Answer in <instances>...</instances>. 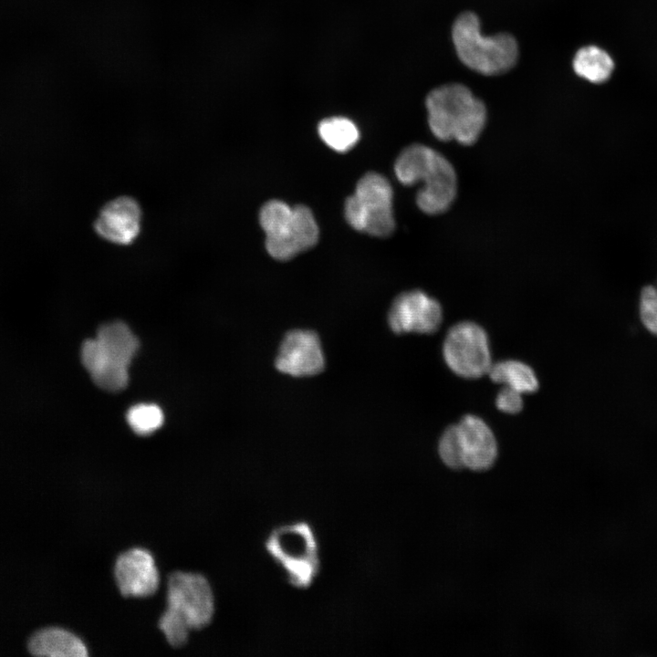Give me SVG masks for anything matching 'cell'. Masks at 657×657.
I'll use <instances>...</instances> for the list:
<instances>
[{
	"mask_svg": "<svg viewBox=\"0 0 657 657\" xmlns=\"http://www.w3.org/2000/svg\"><path fill=\"white\" fill-rule=\"evenodd\" d=\"M394 171L399 182L404 185L422 182L416 194V203L425 214H443L456 198V172L441 152L431 147L418 143L406 147L398 156Z\"/></svg>",
	"mask_w": 657,
	"mask_h": 657,
	"instance_id": "6da1fadb",
	"label": "cell"
},
{
	"mask_svg": "<svg viewBox=\"0 0 657 657\" xmlns=\"http://www.w3.org/2000/svg\"><path fill=\"white\" fill-rule=\"evenodd\" d=\"M167 607L159 628L167 642L181 647L192 630L207 626L214 613V597L208 579L202 574L174 571L168 577Z\"/></svg>",
	"mask_w": 657,
	"mask_h": 657,
	"instance_id": "7a4b0ae2",
	"label": "cell"
},
{
	"mask_svg": "<svg viewBox=\"0 0 657 657\" xmlns=\"http://www.w3.org/2000/svg\"><path fill=\"white\" fill-rule=\"evenodd\" d=\"M428 124L440 141H455L472 145L480 137L486 123V108L471 90L459 83L433 89L426 97Z\"/></svg>",
	"mask_w": 657,
	"mask_h": 657,
	"instance_id": "3957f363",
	"label": "cell"
},
{
	"mask_svg": "<svg viewBox=\"0 0 657 657\" xmlns=\"http://www.w3.org/2000/svg\"><path fill=\"white\" fill-rule=\"evenodd\" d=\"M139 341L123 322L102 325L95 339L81 347V361L99 388L109 391L123 390L129 382V367Z\"/></svg>",
	"mask_w": 657,
	"mask_h": 657,
	"instance_id": "277c9868",
	"label": "cell"
},
{
	"mask_svg": "<svg viewBox=\"0 0 657 657\" xmlns=\"http://www.w3.org/2000/svg\"><path fill=\"white\" fill-rule=\"evenodd\" d=\"M452 36L459 59L478 73L498 75L509 70L517 60L516 39L506 33L484 36L480 31V21L472 12L457 17Z\"/></svg>",
	"mask_w": 657,
	"mask_h": 657,
	"instance_id": "5b68a950",
	"label": "cell"
},
{
	"mask_svg": "<svg viewBox=\"0 0 657 657\" xmlns=\"http://www.w3.org/2000/svg\"><path fill=\"white\" fill-rule=\"evenodd\" d=\"M259 222L266 234V248L276 260L286 261L313 247L318 227L308 206L294 207L280 200H270L261 208Z\"/></svg>",
	"mask_w": 657,
	"mask_h": 657,
	"instance_id": "8992f818",
	"label": "cell"
},
{
	"mask_svg": "<svg viewBox=\"0 0 657 657\" xmlns=\"http://www.w3.org/2000/svg\"><path fill=\"white\" fill-rule=\"evenodd\" d=\"M266 549L292 586L306 589L313 583L320 560L316 536L307 522L276 527L266 540Z\"/></svg>",
	"mask_w": 657,
	"mask_h": 657,
	"instance_id": "52a82bcc",
	"label": "cell"
},
{
	"mask_svg": "<svg viewBox=\"0 0 657 657\" xmlns=\"http://www.w3.org/2000/svg\"><path fill=\"white\" fill-rule=\"evenodd\" d=\"M392 197V188L384 176L374 172L364 174L345 201L347 222L355 230L373 236L391 235L395 228Z\"/></svg>",
	"mask_w": 657,
	"mask_h": 657,
	"instance_id": "ba28073f",
	"label": "cell"
},
{
	"mask_svg": "<svg viewBox=\"0 0 657 657\" xmlns=\"http://www.w3.org/2000/svg\"><path fill=\"white\" fill-rule=\"evenodd\" d=\"M443 354L451 370L465 379L480 378L492 365L487 334L472 321L459 322L448 330Z\"/></svg>",
	"mask_w": 657,
	"mask_h": 657,
	"instance_id": "9c48e42d",
	"label": "cell"
},
{
	"mask_svg": "<svg viewBox=\"0 0 657 657\" xmlns=\"http://www.w3.org/2000/svg\"><path fill=\"white\" fill-rule=\"evenodd\" d=\"M443 320L440 303L421 290L400 294L389 310L388 321L395 333L432 334Z\"/></svg>",
	"mask_w": 657,
	"mask_h": 657,
	"instance_id": "30bf717a",
	"label": "cell"
},
{
	"mask_svg": "<svg viewBox=\"0 0 657 657\" xmlns=\"http://www.w3.org/2000/svg\"><path fill=\"white\" fill-rule=\"evenodd\" d=\"M113 574L123 597H148L160 586V573L154 558L143 548H132L120 554L114 563Z\"/></svg>",
	"mask_w": 657,
	"mask_h": 657,
	"instance_id": "8fae6325",
	"label": "cell"
},
{
	"mask_svg": "<svg viewBox=\"0 0 657 657\" xmlns=\"http://www.w3.org/2000/svg\"><path fill=\"white\" fill-rule=\"evenodd\" d=\"M275 365L280 372L294 377L321 372L325 358L318 335L311 330L289 331L281 342Z\"/></svg>",
	"mask_w": 657,
	"mask_h": 657,
	"instance_id": "7c38bea8",
	"label": "cell"
},
{
	"mask_svg": "<svg viewBox=\"0 0 657 657\" xmlns=\"http://www.w3.org/2000/svg\"><path fill=\"white\" fill-rule=\"evenodd\" d=\"M141 219L138 203L133 198L120 196L103 206L95 222V230L109 242L129 245L140 233Z\"/></svg>",
	"mask_w": 657,
	"mask_h": 657,
	"instance_id": "4fadbf2b",
	"label": "cell"
},
{
	"mask_svg": "<svg viewBox=\"0 0 657 657\" xmlns=\"http://www.w3.org/2000/svg\"><path fill=\"white\" fill-rule=\"evenodd\" d=\"M464 467L473 472L490 469L497 458V443L489 426L475 415H464L457 423Z\"/></svg>",
	"mask_w": 657,
	"mask_h": 657,
	"instance_id": "5bb4252c",
	"label": "cell"
},
{
	"mask_svg": "<svg viewBox=\"0 0 657 657\" xmlns=\"http://www.w3.org/2000/svg\"><path fill=\"white\" fill-rule=\"evenodd\" d=\"M29 652L37 656L86 657L88 648L74 633L58 627L36 631L28 641Z\"/></svg>",
	"mask_w": 657,
	"mask_h": 657,
	"instance_id": "9a60e30c",
	"label": "cell"
},
{
	"mask_svg": "<svg viewBox=\"0 0 657 657\" xmlns=\"http://www.w3.org/2000/svg\"><path fill=\"white\" fill-rule=\"evenodd\" d=\"M496 383H505L518 392L533 393L539 384L534 370L518 360H505L492 364L487 373Z\"/></svg>",
	"mask_w": 657,
	"mask_h": 657,
	"instance_id": "2e32d148",
	"label": "cell"
},
{
	"mask_svg": "<svg viewBox=\"0 0 657 657\" xmlns=\"http://www.w3.org/2000/svg\"><path fill=\"white\" fill-rule=\"evenodd\" d=\"M573 68L579 77L599 84L610 77L614 63L605 50L596 46H587L577 51Z\"/></svg>",
	"mask_w": 657,
	"mask_h": 657,
	"instance_id": "e0dca14e",
	"label": "cell"
},
{
	"mask_svg": "<svg viewBox=\"0 0 657 657\" xmlns=\"http://www.w3.org/2000/svg\"><path fill=\"white\" fill-rule=\"evenodd\" d=\"M321 140L339 152L349 151L359 141L360 132L353 121L344 117H332L320 121L318 127Z\"/></svg>",
	"mask_w": 657,
	"mask_h": 657,
	"instance_id": "ac0fdd59",
	"label": "cell"
},
{
	"mask_svg": "<svg viewBox=\"0 0 657 657\" xmlns=\"http://www.w3.org/2000/svg\"><path fill=\"white\" fill-rule=\"evenodd\" d=\"M126 419L139 435H149L157 431L163 423L162 409L154 403H138L129 409Z\"/></svg>",
	"mask_w": 657,
	"mask_h": 657,
	"instance_id": "d6986e66",
	"label": "cell"
},
{
	"mask_svg": "<svg viewBox=\"0 0 657 657\" xmlns=\"http://www.w3.org/2000/svg\"><path fill=\"white\" fill-rule=\"evenodd\" d=\"M438 454L442 462L452 470L464 467L462 445L457 424L449 425L438 443Z\"/></svg>",
	"mask_w": 657,
	"mask_h": 657,
	"instance_id": "ffe728a7",
	"label": "cell"
},
{
	"mask_svg": "<svg viewBox=\"0 0 657 657\" xmlns=\"http://www.w3.org/2000/svg\"><path fill=\"white\" fill-rule=\"evenodd\" d=\"M640 316L644 327L657 336V286L649 285L642 288Z\"/></svg>",
	"mask_w": 657,
	"mask_h": 657,
	"instance_id": "44dd1931",
	"label": "cell"
},
{
	"mask_svg": "<svg viewBox=\"0 0 657 657\" xmlns=\"http://www.w3.org/2000/svg\"><path fill=\"white\" fill-rule=\"evenodd\" d=\"M495 404L497 409L506 413H517L523 409L521 393L506 385L498 392Z\"/></svg>",
	"mask_w": 657,
	"mask_h": 657,
	"instance_id": "7402d4cb",
	"label": "cell"
}]
</instances>
